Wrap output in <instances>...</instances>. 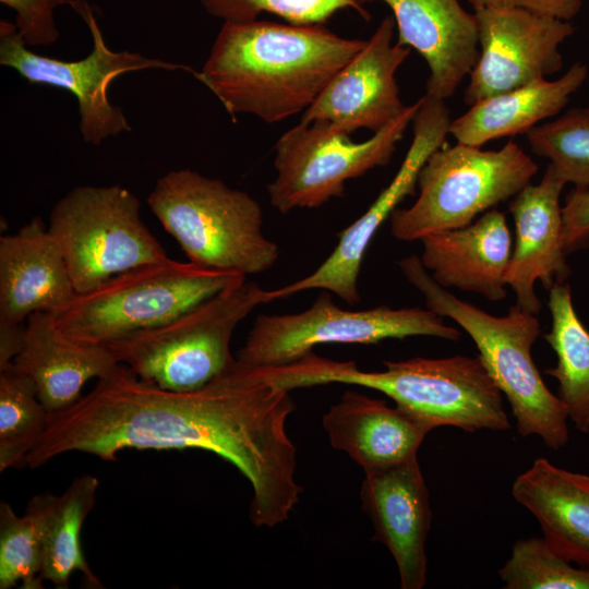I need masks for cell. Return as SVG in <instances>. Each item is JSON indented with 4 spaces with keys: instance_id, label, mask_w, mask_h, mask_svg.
<instances>
[{
    "instance_id": "6da1fadb",
    "label": "cell",
    "mask_w": 589,
    "mask_h": 589,
    "mask_svg": "<svg viewBox=\"0 0 589 589\" xmlns=\"http://www.w3.org/2000/svg\"><path fill=\"white\" fill-rule=\"evenodd\" d=\"M293 410L289 390L239 360L203 387L185 392L144 382L119 364L74 405L49 413L26 466L38 468L71 452L116 461L130 448L207 450L248 479L253 490L249 517L256 527L271 528L288 519L302 492L296 446L286 430Z\"/></svg>"
},
{
    "instance_id": "7a4b0ae2",
    "label": "cell",
    "mask_w": 589,
    "mask_h": 589,
    "mask_svg": "<svg viewBox=\"0 0 589 589\" xmlns=\"http://www.w3.org/2000/svg\"><path fill=\"white\" fill-rule=\"evenodd\" d=\"M366 41L323 24L224 22L197 80L232 117L275 123L305 111Z\"/></svg>"
},
{
    "instance_id": "3957f363",
    "label": "cell",
    "mask_w": 589,
    "mask_h": 589,
    "mask_svg": "<svg viewBox=\"0 0 589 589\" xmlns=\"http://www.w3.org/2000/svg\"><path fill=\"white\" fill-rule=\"evenodd\" d=\"M383 364V371H362L353 361H335L311 351L294 362L262 368L261 373L289 392L326 384L375 389L432 429L449 425L474 432L510 428L503 394L479 356L416 357Z\"/></svg>"
},
{
    "instance_id": "277c9868",
    "label": "cell",
    "mask_w": 589,
    "mask_h": 589,
    "mask_svg": "<svg viewBox=\"0 0 589 589\" xmlns=\"http://www.w3.org/2000/svg\"><path fill=\"white\" fill-rule=\"evenodd\" d=\"M398 266L428 309L452 318L471 337L510 406L518 433L539 436L554 450L564 447L569 440L566 407L546 387L531 354L541 333L537 315L517 304L504 316L489 314L437 284L417 255L400 260Z\"/></svg>"
},
{
    "instance_id": "5b68a950",
    "label": "cell",
    "mask_w": 589,
    "mask_h": 589,
    "mask_svg": "<svg viewBox=\"0 0 589 589\" xmlns=\"http://www.w3.org/2000/svg\"><path fill=\"white\" fill-rule=\"evenodd\" d=\"M147 204L192 263L248 276L279 259L278 244L263 231L257 201L219 179L170 170L157 180Z\"/></svg>"
},
{
    "instance_id": "8992f818",
    "label": "cell",
    "mask_w": 589,
    "mask_h": 589,
    "mask_svg": "<svg viewBox=\"0 0 589 589\" xmlns=\"http://www.w3.org/2000/svg\"><path fill=\"white\" fill-rule=\"evenodd\" d=\"M269 302V290L244 278L163 324L106 347L142 381L170 390H193L237 363L230 351L236 327Z\"/></svg>"
},
{
    "instance_id": "52a82bcc",
    "label": "cell",
    "mask_w": 589,
    "mask_h": 589,
    "mask_svg": "<svg viewBox=\"0 0 589 589\" xmlns=\"http://www.w3.org/2000/svg\"><path fill=\"white\" fill-rule=\"evenodd\" d=\"M247 276L167 259L119 273L75 293L53 313L60 332L85 345L106 346L163 324Z\"/></svg>"
},
{
    "instance_id": "ba28073f",
    "label": "cell",
    "mask_w": 589,
    "mask_h": 589,
    "mask_svg": "<svg viewBox=\"0 0 589 589\" xmlns=\"http://www.w3.org/2000/svg\"><path fill=\"white\" fill-rule=\"evenodd\" d=\"M538 172V165L514 141L500 149L445 142L418 175L419 195L389 217L393 236L402 241L466 227L513 199Z\"/></svg>"
},
{
    "instance_id": "9c48e42d",
    "label": "cell",
    "mask_w": 589,
    "mask_h": 589,
    "mask_svg": "<svg viewBox=\"0 0 589 589\" xmlns=\"http://www.w3.org/2000/svg\"><path fill=\"white\" fill-rule=\"evenodd\" d=\"M141 203L119 185H82L61 197L48 231L59 243L76 293L137 266L169 259L140 216Z\"/></svg>"
},
{
    "instance_id": "30bf717a",
    "label": "cell",
    "mask_w": 589,
    "mask_h": 589,
    "mask_svg": "<svg viewBox=\"0 0 589 589\" xmlns=\"http://www.w3.org/2000/svg\"><path fill=\"white\" fill-rule=\"evenodd\" d=\"M431 336L456 341L460 332L430 309L378 305L348 311L323 290L299 313L260 314L237 359L250 366L268 368L294 362L321 344H376L385 339Z\"/></svg>"
},
{
    "instance_id": "8fae6325",
    "label": "cell",
    "mask_w": 589,
    "mask_h": 589,
    "mask_svg": "<svg viewBox=\"0 0 589 589\" xmlns=\"http://www.w3.org/2000/svg\"><path fill=\"white\" fill-rule=\"evenodd\" d=\"M421 104L422 97L363 142L321 121L300 122L285 132L274 146L276 177L267 185L272 206L288 214L341 197L347 181L390 163Z\"/></svg>"
},
{
    "instance_id": "7c38bea8",
    "label": "cell",
    "mask_w": 589,
    "mask_h": 589,
    "mask_svg": "<svg viewBox=\"0 0 589 589\" xmlns=\"http://www.w3.org/2000/svg\"><path fill=\"white\" fill-rule=\"evenodd\" d=\"M69 5L85 22L93 38L92 51L84 59L63 61L38 55L27 48L14 23L1 20L0 64L15 70L31 84L60 87L73 94L79 103L80 131L86 143L97 146L110 136L131 131L122 109L108 97L116 77L146 69L183 70L199 77V72L184 64L111 50L87 0H69Z\"/></svg>"
},
{
    "instance_id": "4fadbf2b",
    "label": "cell",
    "mask_w": 589,
    "mask_h": 589,
    "mask_svg": "<svg viewBox=\"0 0 589 589\" xmlns=\"http://www.w3.org/2000/svg\"><path fill=\"white\" fill-rule=\"evenodd\" d=\"M450 121L445 100L422 97L412 121V142L390 183L357 220L338 233L335 249L313 273L269 290L272 301L310 289L329 291L350 305L360 301L358 278L370 242L405 197L414 194L419 171L428 157L446 142Z\"/></svg>"
},
{
    "instance_id": "5bb4252c",
    "label": "cell",
    "mask_w": 589,
    "mask_h": 589,
    "mask_svg": "<svg viewBox=\"0 0 589 589\" xmlns=\"http://www.w3.org/2000/svg\"><path fill=\"white\" fill-rule=\"evenodd\" d=\"M480 52L469 74L465 104L528 85L560 72V46L574 33L570 21L516 7L474 9Z\"/></svg>"
},
{
    "instance_id": "9a60e30c",
    "label": "cell",
    "mask_w": 589,
    "mask_h": 589,
    "mask_svg": "<svg viewBox=\"0 0 589 589\" xmlns=\"http://www.w3.org/2000/svg\"><path fill=\"white\" fill-rule=\"evenodd\" d=\"M395 21L385 16L363 49L328 83L302 113V123L321 121L350 135L359 129L373 133L388 125L406 109L396 72L411 48L393 44Z\"/></svg>"
},
{
    "instance_id": "2e32d148",
    "label": "cell",
    "mask_w": 589,
    "mask_h": 589,
    "mask_svg": "<svg viewBox=\"0 0 589 589\" xmlns=\"http://www.w3.org/2000/svg\"><path fill=\"white\" fill-rule=\"evenodd\" d=\"M360 500L373 524V539L384 544L396 562L400 587L423 588L432 513L417 456L364 472Z\"/></svg>"
},
{
    "instance_id": "e0dca14e",
    "label": "cell",
    "mask_w": 589,
    "mask_h": 589,
    "mask_svg": "<svg viewBox=\"0 0 589 589\" xmlns=\"http://www.w3.org/2000/svg\"><path fill=\"white\" fill-rule=\"evenodd\" d=\"M565 184L549 164L540 183H529L508 203L515 223V247L504 279L516 296V304L536 315L541 310L536 281L550 289L563 284L570 273L560 205Z\"/></svg>"
},
{
    "instance_id": "ac0fdd59",
    "label": "cell",
    "mask_w": 589,
    "mask_h": 589,
    "mask_svg": "<svg viewBox=\"0 0 589 589\" xmlns=\"http://www.w3.org/2000/svg\"><path fill=\"white\" fill-rule=\"evenodd\" d=\"M357 1L362 7L382 1L390 8L396 44L413 48L430 69L426 95L446 100L474 68L479 58L477 21L458 0Z\"/></svg>"
},
{
    "instance_id": "d6986e66",
    "label": "cell",
    "mask_w": 589,
    "mask_h": 589,
    "mask_svg": "<svg viewBox=\"0 0 589 589\" xmlns=\"http://www.w3.org/2000/svg\"><path fill=\"white\" fill-rule=\"evenodd\" d=\"M75 293L63 252L40 216L0 238V323L53 314Z\"/></svg>"
},
{
    "instance_id": "ffe728a7",
    "label": "cell",
    "mask_w": 589,
    "mask_h": 589,
    "mask_svg": "<svg viewBox=\"0 0 589 589\" xmlns=\"http://www.w3.org/2000/svg\"><path fill=\"white\" fill-rule=\"evenodd\" d=\"M422 265L444 288L454 287L491 301L506 298L505 273L512 255L505 215L495 208L472 224L423 237Z\"/></svg>"
},
{
    "instance_id": "44dd1931",
    "label": "cell",
    "mask_w": 589,
    "mask_h": 589,
    "mask_svg": "<svg viewBox=\"0 0 589 589\" xmlns=\"http://www.w3.org/2000/svg\"><path fill=\"white\" fill-rule=\"evenodd\" d=\"M332 447L345 452L364 472L417 456L433 430L413 414L385 400L347 390L323 416Z\"/></svg>"
},
{
    "instance_id": "7402d4cb",
    "label": "cell",
    "mask_w": 589,
    "mask_h": 589,
    "mask_svg": "<svg viewBox=\"0 0 589 589\" xmlns=\"http://www.w3.org/2000/svg\"><path fill=\"white\" fill-rule=\"evenodd\" d=\"M26 320L23 346L13 364L34 382L49 413L74 405L89 380L105 377L120 364L106 346L65 337L49 312L37 311Z\"/></svg>"
},
{
    "instance_id": "603a6c76",
    "label": "cell",
    "mask_w": 589,
    "mask_h": 589,
    "mask_svg": "<svg viewBox=\"0 0 589 589\" xmlns=\"http://www.w3.org/2000/svg\"><path fill=\"white\" fill-rule=\"evenodd\" d=\"M512 494L560 554L589 567V476L540 457L514 480Z\"/></svg>"
},
{
    "instance_id": "cb8c5ba5",
    "label": "cell",
    "mask_w": 589,
    "mask_h": 589,
    "mask_svg": "<svg viewBox=\"0 0 589 589\" xmlns=\"http://www.w3.org/2000/svg\"><path fill=\"white\" fill-rule=\"evenodd\" d=\"M588 76V67L576 62L557 80L546 79L482 99L450 121L457 143L481 147L486 142L526 134L568 104Z\"/></svg>"
},
{
    "instance_id": "d4e9b609",
    "label": "cell",
    "mask_w": 589,
    "mask_h": 589,
    "mask_svg": "<svg viewBox=\"0 0 589 589\" xmlns=\"http://www.w3.org/2000/svg\"><path fill=\"white\" fill-rule=\"evenodd\" d=\"M99 481L92 474L75 478L59 496H34L27 513L36 519L41 538V577L57 588H68L73 572H80L89 588H103L81 545V530L92 510Z\"/></svg>"
},
{
    "instance_id": "484cf974",
    "label": "cell",
    "mask_w": 589,
    "mask_h": 589,
    "mask_svg": "<svg viewBox=\"0 0 589 589\" xmlns=\"http://www.w3.org/2000/svg\"><path fill=\"white\" fill-rule=\"evenodd\" d=\"M551 330L544 339L556 354V365L544 371L558 383V398L568 419L582 433L589 432V330L578 317L567 284L549 289Z\"/></svg>"
},
{
    "instance_id": "4316f807",
    "label": "cell",
    "mask_w": 589,
    "mask_h": 589,
    "mask_svg": "<svg viewBox=\"0 0 589 589\" xmlns=\"http://www.w3.org/2000/svg\"><path fill=\"white\" fill-rule=\"evenodd\" d=\"M48 419L34 382L13 362L0 368V471L26 466Z\"/></svg>"
},
{
    "instance_id": "83f0119b",
    "label": "cell",
    "mask_w": 589,
    "mask_h": 589,
    "mask_svg": "<svg viewBox=\"0 0 589 589\" xmlns=\"http://www.w3.org/2000/svg\"><path fill=\"white\" fill-rule=\"evenodd\" d=\"M574 564L533 537L515 542L498 576L506 589H589V567Z\"/></svg>"
},
{
    "instance_id": "f1b7e54d",
    "label": "cell",
    "mask_w": 589,
    "mask_h": 589,
    "mask_svg": "<svg viewBox=\"0 0 589 589\" xmlns=\"http://www.w3.org/2000/svg\"><path fill=\"white\" fill-rule=\"evenodd\" d=\"M531 151L548 158L575 188H589V108H572L526 133Z\"/></svg>"
},
{
    "instance_id": "f546056e",
    "label": "cell",
    "mask_w": 589,
    "mask_h": 589,
    "mask_svg": "<svg viewBox=\"0 0 589 589\" xmlns=\"http://www.w3.org/2000/svg\"><path fill=\"white\" fill-rule=\"evenodd\" d=\"M43 548L38 524L26 512L17 516L12 506L0 504V589L21 584L23 589L43 588Z\"/></svg>"
},
{
    "instance_id": "4dcf8cb0",
    "label": "cell",
    "mask_w": 589,
    "mask_h": 589,
    "mask_svg": "<svg viewBox=\"0 0 589 589\" xmlns=\"http://www.w3.org/2000/svg\"><path fill=\"white\" fill-rule=\"evenodd\" d=\"M204 10L224 22L243 23L268 13L290 24H324L344 9L354 10L365 21L368 10L357 0H200Z\"/></svg>"
},
{
    "instance_id": "1f68e13d",
    "label": "cell",
    "mask_w": 589,
    "mask_h": 589,
    "mask_svg": "<svg viewBox=\"0 0 589 589\" xmlns=\"http://www.w3.org/2000/svg\"><path fill=\"white\" fill-rule=\"evenodd\" d=\"M15 13V26L26 46H49L60 35L53 19L58 7L69 5V0H0Z\"/></svg>"
},
{
    "instance_id": "d6a6232c",
    "label": "cell",
    "mask_w": 589,
    "mask_h": 589,
    "mask_svg": "<svg viewBox=\"0 0 589 589\" xmlns=\"http://www.w3.org/2000/svg\"><path fill=\"white\" fill-rule=\"evenodd\" d=\"M563 243L566 254L589 245V188H574L566 196Z\"/></svg>"
},
{
    "instance_id": "836d02e7",
    "label": "cell",
    "mask_w": 589,
    "mask_h": 589,
    "mask_svg": "<svg viewBox=\"0 0 589 589\" xmlns=\"http://www.w3.org/2000/svg\"><path fill=\"white\" fill-rule=\"evenodd\" d=\"M473 9L481 7H516L565 21L575 17L582 0H468Z\"/></svg>"
},
{
    "instance_id": "e575fe53",
    "label": "cell",
    "mask_w": 589,
    "mask_h": 589,
    "mask_svg": "<svg viewBox=\"0 0 589 589\" xmlns=\"http://www.w3.org/2000/svg\"><path fill=\"white\" fill-rule=\"evenodd\" d=\"M24 334L25 326L22 324L0 323V368L13 362L22 349Z\"/></svg>"
}]
</instances>
